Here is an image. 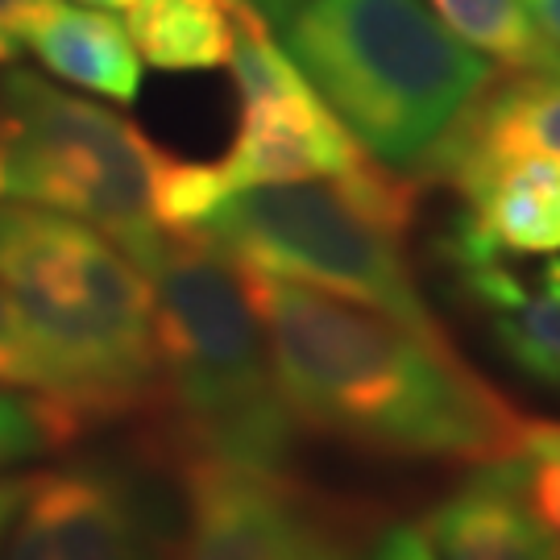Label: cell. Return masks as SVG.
Instances as JSON below:
<instances>
[{"instance_id":"1","label":"cell","mask_w":560,"mask_h":560,"mask_svg":"<svg viewBox=\"0 0 560 560\" xmlns=\"http://www.w3.org/2000/svg\"><path fill=\"white\" fill-rule=\"evenodd\" d=\"M270 370L307 432L407 460H502L523 416L444 340L332 291L237 266Z\"/></svg>"},{"instance_id":"2","label":"cell","mask_w":560,"mask_h":560,"mask_svg":"<svg viewBox=\"0 0 560 560\" xmlns=\"http://www.w3.org/2000/svg\"><path fill=\"white\" fill-rule=\"evenodd\" d=\"M154 407L175 460L287 478L300 423L282 399L237 261L175 237L150 270Z\"/></svg>"},{"instance_id":"3","label":"cell","mask_w":560,"mask_h":560,"mask_svg":"<svg viewBox=\"0 0 560 560\" xmlns=\"http://www.w3.org/2000/svg\"><path fill=\"white\" fill-rule=\"evenodd\" d=\"M0 287L88 428L154 402V287L117 241L46 208L0 200Z\"/></svg>"},{"instance_id":"4","label":"cell","mask_w":560,"mask_h":560,"mask_svg":"<svg viewBox=\"0 0 560 560\" xmlns=\"http://www.w3.org/2000/svg\"><path fill=\"white\" fill-rule=\"evenodd\" d=\"M282 46L361 150L407 175L499 80L428 0H303Z\"/></svg>"},{"instance_id":"5","label":"cell","mask_w":560,"mask_h":560,"mask_svg":"<svg viewBox=\"0 0 560 560\" xmlns=\"http://www.w3.org/2000/svg\"><path fill=\"white\" fill-rule=\"evenodd\" d=\"M420 203V179L365 159L345 179L270 183L224 196L187 241H203L237 266L332 291L374 307L411 332L444 340L402 258Z\"/></svg>"},{"instance_id":"6","label":"cell","mask_w":560,"mask_h":560,"mask_svg":"<svg viewBox=\"0 0 560 560\" xmlns=\"http://www.w3.org/2000/svg\"><path fill=\"white\" fill-rule=\"evenodd\" d=\"M162 166L166 154L120 113L0 67V200L92 224L150 275L175 241L159 212Z\"/></svg>"},{"instance_id":"7","label":"cell","mask_w":560,"mask_h":560,"mask_svg":"<svg viewBox=\"0 0 560 560\" xmlns=\"http://www.w3.org/2000/svg\"><path fill=\"white\" fill-rule=\"evenodd\" d=\"M150 465L125 457H75L30 478L9 523L0 560H179L183 490Z\"/></svg>"},{"instance_id":"8","label":"cell","mask_w":560,"mask_h":560,"mask_svg":"<svg viewBox=\"0 0 560 560\" xmlns=\"http://www.w3.org/2000/svg\"><path fill=\"white\" fill-rule=\"evenodd\" d=\"M229 71L241 92V117L229 154L212 162L224 196L270 183L345 179L370 159L307 83L287 46L270 38V25L241 0Z\"/></svg>"},{"instance_id":"9","label":"cell","mask_w":560,"mask_h":560,"mask_svg":"<svg viewBox=\"0 0 560 560\" xmlns=\"http://www.w3.org/2000/svg\"><path fill=\"white\" fill-rule=\"evenodd\" d=\"M423 183H448L460 196L453 233L502 258L560 249V159L490 154L441 138L411 171Z\"/></svg>"},{"instance_id":"10","label":"cell","mask_w":560,"mask_h":560,"mask_svg":"<svg viewBox=\"0 0 560 560\" xmlns=\"http://www.w3.org/2000/svg\"><path fill=\"white\" fill-rule=\"evenodd\" d=\"M179 560H282L307 511L291 481L217 460H179Z\"/></svg>"},{"instance_id":"11","label":"cell","mask_w":560,"mask_h":560,"mask_svg":"<svg viewBox=\"0 0 560 560\" xmlns=\"http://www.w3.org/2000/svg\"><path fill=\"white\" fill-rule=\"evenodd\" d=\"M441 258L460 295L490 316L502 358L523 378L560 390V258L548 261L540 279L527 287L502 254L481 249L453 229L441 237Z\"/></svg>"},{"instance_id":"12","label":"cell","mask_w":560,"mask_h":560,"mask_svg":"<svg viewBox=\"0 0 560 560\" xmlns=\"http://www.w3.org/2000/svg\"><path fill=\"white\" fill-rule=\"evenodd\" d=\"M423 536L436 560H560L557 536L523 494L515 453L481 460L474 478L432 506Z\"/></svg>"},{"instance_id":"13","label":"cell","mask_w":560,"mask_h":560,"mask_svg":"<svg viewBox=\"0 0 560 560\" xmlns=\"http://www.w3.org/2000/svg\"><path fill=\"white\" fill-rule=\"evenodd\" d=\"M21 55H34L55 83L88 92L96 101L133 104L141 92V59L113 13L75 4V0H42L34 21L25 25Z\"/></svg>"},{"instance_id":"14","label":"cell","mask_w":560,"mask_h":560,"mask_svg":"<svg viewBox=\"0 0 560 560\" xmlns=\"http://www.w3.org/2000/svg\"><path fill=\"white\" fill-rule=\"evenodd\" d=\"M120 18L154 71H217L237 46V0H133Z\"/></svg>"},{"instance_id":"15","label":"cell","mask_w":560,"mask_h":560,"mask_svg":"<svg viewBox=\"0 0 560 560\" xmlns=\"http://www.w3.org/2000/svg\"><path fill=\"white\" fill-rule=\"evenodd\" d=\"M444 138L490 154H548L560 159V67L527 71L523 80L490 83Z\"/></svg>"},{"instance_id":"16","label":"cell","mask_w":560,"mask_h":560,"mask_svg":"<svg viewBox=\"0 0 560 560\" xmlns=\"http://www.w3.org/2000/svg\"><path fill=\"white\" fill-rule=\"evenodd\" d=\"M441 25L486 62L506 71H557L560 46L544 34L523 0H428Z\"/></svg>"},{"instance_id":"17","label":"cell","mask_w":560,"mask_h":560,"mask_svg":"<svg viewBox=\"0 0 560 560\" xmlns=\"http://www.w3.org/2000/svg\"><path fill=\"white\" fill-rule=\"evenodd\" d=\"M80 432L83 423L71 411H62L59 402L0 386V474L46 457L50 448H59Z\"/></svg>"},{"instance_id":"18","label":"cell","mask_w":560,"mask_h":560,"mask_svg":"<svg viewBox=\"0 0 560 560\" xmlns=\"http://www.w3.org/2000/svg\"><path fill=\"white\" fill-rule=\"evenodd\" d=\"M0 386L30 390V395H42V399L62 407L59 374H55V365H50L46 349L38 345V337L30 332V324L18 312V303L4 295V287H0Z\"/></svg>"},{"instance_id":"19","label":"cell","mask_w":560,"mask_h":560,"mask_svg":"<svg viewBox=\"0 0 560 560\" xmlns=\"http://www.w3.org/2000/svg\"><path fill=\"white\" fill-rule=\"evenodd\" d=\"M515 465L523 494L560 544V420H523Z\"/></svg>"},{"instance_id":"20","label":"cell","mask_w":560,"mask_h":560,"mask_svg":"<svg viewBox=\"0 0 560 560\" xmlns=\"http://www.w3.org/2000/svg\"><path fill=\"white\" fill-rule=\"evenodd\" d=\"M282 560H349V548H345V540H340L332 527H324L320 520H312L303 511V520L295 527L291 544H287Z\"/></svg>"},{"instance_id":"21","label":"cell","mask_w":560,"mask_h":560,"mask_svg":"<svg viewBox=\"0 0 560 560\" xmlns=\"http://www.w3.org/2000/svg\"><path fill=\"white\" fill-rule=\"evenodd\" d=\"M365 560H436V552L423 536V523H395L374 540Z\"/></svg>"},{"instance_id":"22","label":"cell","mask_w":560,"mask_h":560,"mask_svg":"<svg viewBox=\"0 0 560 560\" xmlns=\"http://www.w3.org/2000/svg\"><path fill=\"white\" fill-rule=\"evenodd\" d=\"M42 0H0V67H13L21 59L25 25L34 21Z\"/></svg>"},{"instance_id":"23","label":"cell","mask_w":560,"mask_h":560,"mask_svg":"<svg viewBox=\"0 0 560 560\" xmlns=\"http://www.w3.org/2000/svg\"><path fill=\"white\" fill-rule=\"evenodd\" d=\"M25 486L30 478H0V548H4V536H9V523L18 515L21 499H25Z\"/></svg>"},{"instance_id":"24","label":"cell","mask_w":560,"mask_h":560,"mask_svg":"<svg viewBox=\"0 0 560 560\" xmlns=\"http://www.w3.org/2000/svg\"><path fill=\"white\" fill-rule=\"evenodd\" d=\"M523 4L532 9V18H536L544 34L560 46V0H523Z\"/></svg>"},{"instance_id":"25","label":"cell","mask_w":560,"mask_h":560,"mask_svg":"<svg viewBox=\"0 0 560 560\" xmlns=\"http://www.w3.org/2000/svg\"><path fill=\"white\" fill-rule=\"evenodd\" d=\"M241 4H249V9H254L266 25H270V21H279V25H282V21L300 9L303 0H241Z\"/></svg>"},{"instance_id":"26","label":"cell","mask_w":560,"mask_h":560,"mask_svg":"<svg viewBox=\"0 0 560 560\" xmlns=\"http://www.w3.org/2000/svg\"><path fill=\"white\" fill-rule=\"evenodd\" d=\"M75 4H92V9H104V13H125L133 0H75Z\"/></svg>"}]
</instances>
